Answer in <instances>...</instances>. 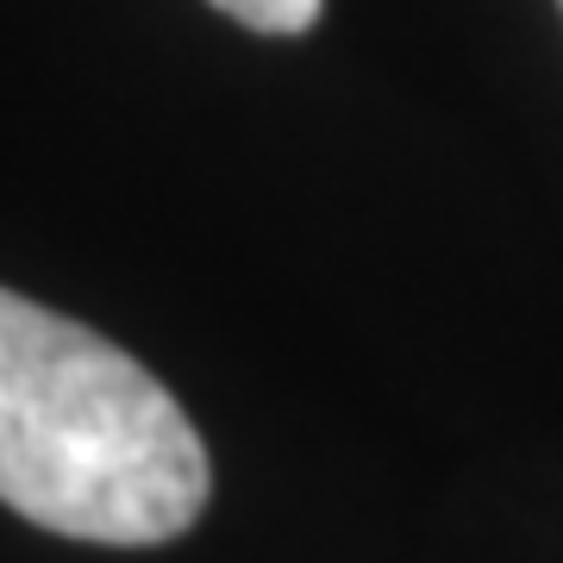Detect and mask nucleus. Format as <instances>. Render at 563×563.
Returning a JSON list of instances; mask_svg holds the SVG:
<instances>
[{
  "mask_svg": "<svg viewBox=\"0 0 563 563\" xmlns=\"http://www.w3.org/2000/svg\"><path fill=\"white\" fill-rule=\"evenodd\" d=\"M213 470L181 401L95 325L0 288V501L88 544H163Z\"/></svg>",
  "mask_w": 563,
  "mask_h": 563,
  "instance_id": "f257e3e1",
  "label": "nucleus"
},
{
  "mask_svg": "<svg viewBox=\"0 0 563 563\" xmlns=\"http://www.w3.org/2000/svg\"><path fill=\"white\" fill-rule=\"evenodd\" d=\"M225 20L251 25V32H276V38H295V32H307V25L320 20L325 0H213Z\"/></svg>",
  "mask_w": 563,
  "mask_h": 563,
  "instance_id": "f03ea898",
  "label": "nucleus"
}]
</instances>
